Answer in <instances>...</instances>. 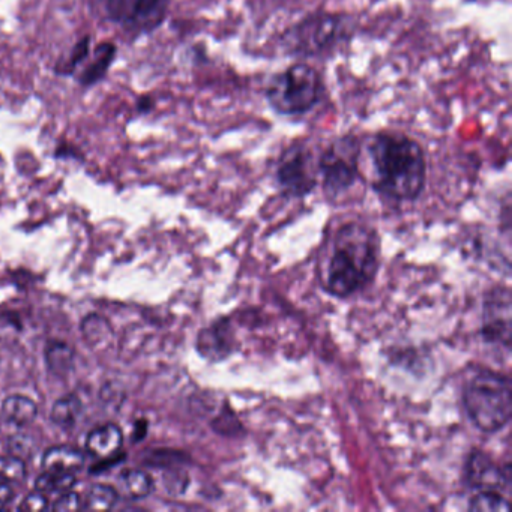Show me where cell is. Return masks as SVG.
Returning <instances> with one entry per match:
<instances>
[{
	"label": "cell",
	"mask_w": 512,
	"mask_h": 512,
	"mask_svg": "<svg viewBox=\"0 0 512 512\" xmlns=\"http://www.w3.org/2000/svg\"><path fill=\"white\" fill-rule=\"evenodd\" d=\"M155 106H157V103H155L154 97L142 95V97L137 98L136 112L139 115H149V113L154 112Z\"/></svg>",
	"instance_id": "obj_30"
},
{
	"label": "cell",
	"mask_w": 512,
	"mask_h": 512,
	"mask_svg": "<svg viewBox=\"0 0 512 512\" xmlns=\"http://www.w3.org/2000/svg\"><path fill=\"white\" fill-rule=\"evenodd\" d=\"M55 157L59 160H79L83 161V154L76 145L61 139L56 146Z\"/></svg>",
	"instance_id": "obj_29"
},
{
	"label": "cell",
	"mask_w": 512,
	"mask_h": 512,
	"mask_svg": "<svg viewBox=\"0 0 512 512\" xmlns=\"http://www.w3.org/2000/svg\"><path fill=\"white\" fill-rule=\"evenodd\" d=\"M212 427H214V430L220 433L221 436L235 437L238 436L239 433H244V427H242L241 422H239V419L236 418L235 413H233L229 407H226L223 413L214 419Z\"/></svg>",
	"instance_id": "obj_25"
},
{
	"label": "cell",
	"mask_w": 512,
	"mask_h": 512,
	"mask_svg": "<svg viewBox=\"0 0 512 512\" xmlns=\"http://www.w3.org/2000/svg\"><path fill=\"white\" fill-rule=\"evenodd\" d=\"M373 182L382 199L400 205L421 197L427 185V155L418 140L398 131H379L365 145Z\"/></svg>",
	"instance_id": "obj_1"
},
{
	"label": "cell",
	"mask_w": 512,
	"mask_h": 512,
	"mask_svg": "<svg viewBox=\"0 0 512 512\" xmlns=\"http://www.w3.org/2000/svg\"><path fill=\"white\" fill-rule=\"evenodd\" d=\"M275 182L287 199H304L319 185L317 155L304 142H295L281 151L275 164Z\"/></svg>",
	"instance_id": "obj_7"
},
{
	"label": "cell",
	"mask_w": 512,
	"mask_h": 512,
	"mask_svg": "<svg viewBox=\"0 0 512 512\" xmlns=\"http://www.w3.org/2000/svg\"><path fill=\"white\" fill-rule=\"evenodd\" d=\"M353 35V20L344 13L317 11L307 14L284 32L283 52L298 61L332 55Z\"/></svg>",
	"instance_id": "obj_4"
},
{
	"label": "cell",
	"mask_w": 512,
	"mask_h": 512,
	"mask_svg": "<svg viewBox=\"0 0 512 512\" xmlns=\"http://www.w3.org/2000/svg\"><path fill=\"white\" fill-rule=\"evenodd\" d=\"M464 481L475 491H509L511 467L499 466L482 451H472L464 467Z\"/></svg>",
	"instance_id": "obj_10"
},
{
	"label": "cell",
	"mask_w": 512,
	"mask_h": 512,
	"mask_svg": "<svg viewBox=\"0 0 512 512\" xmlns=\"http://www.w3.org/2000/svg\"><path fill=\"white\" fill-rule=\"evenodd\" d=\"M22 511H47L50 508L47 496L41 491L35 490L34 493L28 494L19 506Z\"/></svg>",
	"instance_id": "obj_28"
},
{
	"label": "cell",
	"mask_w": 512,
	"mask_h": 512,
	"mask_svg": "<svg viewBox=\"0 0 512 512\" xmlns=\"http://www.w3.org/2000/svg\"><path fill=\"white\" fill-rule=\"evenodd\" d=\"M119 493L116 488L106 484H97L86 494L85 509L89 511H107L115 508L118 503Z\"/></svg>",
	"instance_id": "obj_22"
},
{
	"label": "cell",
	"mask_w": 512,
	"mask_h": 512,
	"mask_svg": "<svg viewBox=\"0 0 512 512\" xmlns=\"http://www.w3.org/2000/svg\"><path fill=\"white\" fill-rule=\"evenodd\" d=\"M380 266V238L373 227L347 223L335 233L323 287L335 298H349L373 283Z\"/></svg>",
	"instance_id": "obj_2"
},
{
	"label": "cell",
	"mask_w": 512,
	"mask_h": 512,
	"mask_svg": "<svg viewBox=\"0 0 512 512\" xmlns=\"http://www.w3.org/2000/svg\"><path fill=\"white\" fill-rule=\"evenodd\" d=\"M83 415V403L77 395L70 394L59 398L52 407L53 424L61 428H73Z\"/></svg>",
	"instance_id": "obj_17"
},
{
	"label": "cell",
	"mask_w": 512,
	"mask_h": 512,
	"mask_svg": "<svg viewBox=\"0 0 512 512\" xmlns=\"http://www.w3.org/2000/svg\"><path fill=\"white\" fill-rule=\"evenodd\" d=\"M82 334L94 350H101L112 343L113 329L109 320L98 314H89L82 322Z\"/></svg>",
	"instance_id": "obj_16"
},
{
	"label": "cell",
	"mask_w": 512,
	"mask_h": 512,
	"mask_svg": "<svg viewBox=\"0 0 512 512\" xmlns=\"http://www.w3.org/2000/svg\"><path fill=\"white\" fill-rule=\"evenodd\" d=\"M326 97L323 74L307 61H296L269 79L265 100L281 118H304Z\"/></svg>",
	"instance_id": "obj_3"
},
{
	"label": "cell",
	"mask_w": 512,
	"mask_h": 512,
	"mask_svg": "<svg viewBox=\"0 0 512 512\" xmlns=\"http://www.w3.org/2000/svg\"><path fill=\"white\" fill-rule=\"evenodd\" d=\"M52 509L59 512L79 511V509H85V502L79 493H74L71 490L65 491L58 500H55Z\"/></svg>",
	"instance_id": "obj_27"
},
{
	"label": "cell",
	"mask_w": 512,
	"mask_h": 512,
	"mask_svg": "<svg viewBox=\"0 0 512 512\" xmlns=\"http://www.w3.org/2000/svg\"><path fill=\"white\" fill-rule=\"evenodd\" d=\"M85 466V454L73 446H53L43 455V467L47 472L74 473Z\"/></svg>",
	"instance_id": "obj_14"
},
{
	"label": "cell",
	"mask_w": 512,
	"mask_h": 512,
	"mask_svg": "<svg viewBox=\"0 0 512 512\" xmlns=\"http://www.w3.org/2000/svg\"><path fill=\"white\" fill-rule=\"evenodd\" d=\"M26 476V464L22 458L7 455L0 457V482L11 484V482L22 481Z\"/></svg>",
	"instance_id": "obj_24"
},
{
	"label": "cell",
	"mask_w": 512,
	"mask_h": 512,
	"mask_svg": "<svg viewBox=\"0 0 512 512\" xmlns=\"http://www.w3.org/2000/svg\"><path fill=\"white\" fill-rule=\"evenodd\" d=\"M122 491L131 499H143L154 490V479L139 469H125L119 475Z\"/></svg>",
	"instance_id": "obj_18"
},
{
	"label": "cell",
	"mask_w": 512,
	"mask_h": 512,
	"mask_svg": "<svg viewBox=\"0 0 512 512\" xmlns=\"http://www.w3.org/2000/svg\"><path fill=\"white\" fill-rule=\"evenodd\" d=\"M46 362L50 373L65 376L74 367V350L62 341H50L46 347Z\"/></svg>",
	"instance_id": "obj_19"
},
{
	"label": "cell",
	"mask_w": 512,
	"mask_h": 512,
	"mask_svg": "<svg viewBox=\"0 0 512 512\" xmlns=\"http://www.w3.org/2000/svg\"><path fill=\"white\" fill-rule=\"evenodd\" d=\"M116 56H118V47L115 43L103 41V43L98 44L94 49V56L89 59L88 64L82 68L79 76H77V83L82 88H92L97 83L103 82L109 74Z\"/></svg>",
	"instance_id": "obj_12"
},
{
	"label": "cell",
	"mask_w": 512,
	"mask_h": 512,
	"mask_svg": "<svg viewBox=\"0 0 512 512\" xmlns=\"http://www.w3.org/2000/svg\"><path fill=\"white\" fill-rule=\"evenodd\" d=\"M463 406L467 418L478 430H502L512 413L511 380L488 368L473 371L463 386Z\"/></svg>",
	"instance_id": "obj_5"
},
{
	"label": "cell",
	"mask_w": 512,
	"mask_h": 512,
	"mask_svg": "<svg viewBox=\"0 0 512 512\" xmlns=\"http://www.w3.org/2000/svg\"><path fill=\"white\" fill-rule=\"evenodd\" d=\"M0 413L4 416L5 421L10 422V424L25 427L37 418L38 407L34 400L25 397V395H10L2 403Z\"/></svg>",
	"instance_id": "obj_15"
},
{
	"label": "cell",
	"mask_w": 512,
	"mask_h": 512,
	"mask_svg": "<svg viewBox=\"0 0 512 512\" xmlns=\"http://www.w3.org/2000/svg\"><path fill=\"white\" fill-rule=\"evenodd\" d=\"M170 4L172 0H101L106 19L134 38L157 32L169 16Z\"/></svg>",
	"instance_id": "obj_8"
},
{
	"label": "cell",
	"mask_w": 512,
	"mask_h": 512,
	"mask_svg": "<svg viewBox=\"0 0 512 512\" xmlns=\"http://www.w3.org/2000/svg\"><path fill=\"white\" fill-rule=\"evenodd\" d=\"M124 443V434L116 424L101 425L89 433L86 449L89 454L98 458L115 457Z\"/></svg>",
	"instance_id": "obj_13"
},
{
	"label": "cell",
	"mask_w": 512,
	"mask_h": 512,
	"mask_svg": "<svg viewBox=\"0 0 512 512\" xmlns=\"http://www.w3.org/2000/svg\"><path fill=\"white\" fill-rule=\"evenodd\" d=\"M91 46L92 37L86 35L82 40L77 41L76 46L71 50L70 55L64 59V61L58 62L53 71L56 76L62 77H74L77 74V70L85 64L89 58H91Z\"/></svg>",
	"instance_id": "obj_20"
},
{
	"label": "cell",
	"mask_w": 512,
	"mask_h": 512,
	"mask_svg": "<svg viewBox=\"0 0 512 512\" xmlns=\"http://www.w3.org/2000/svg\"><path fill=\"white\" fill-rule=\"evenodd\" d=\"M470 511L508 512L509 502L499 491H476L469 502Z\"/></svg>",
	"instance_id": "obj_23"
},
{
	"label": "cell",
	"mask_w": 512,
	"mask_h": 512,
	"mask_svg": "<svg viewBox=\"0 0 512 512\" xmlns=\"http://www.w3.org/2000/svg\"><path fill=\"white\" fill-rule=\"evenodd\" d=\"M511 292L508 287L496 286L488 290L482 304V337L488 344L511 347L512 334Z\"/></svg>",
	"instance_id": "obj_9"
},
{
	"label": "cell",
	"mask_w": 512,
	"mask_h": 512,
	"mask_svg": "<svg viewBox=\"0 0 512 512\" xmlns=\"http://www.w3.org/2000/svg\"><path fill=\"white\" fill-rule=\"evenodd\" d=\"M362 146L356 134H343L335 137L317 155L319 182L329 199H337L355 187L361 176Z\"/></svg>",
	"instance_id": "obj_6"
},
{
	"label": "cell",
	"mask_w": 512,
	"mask_h": 512,
	"mask_svg": "<svg viewBox=\"0 0 512 512\" xmlns=\"http://www.w3.org/2000/svg\"><path fill=\"white\" fill-rule=\"evenodd\" d=\"M235 334L229 319H220L197 337V350L203 358L221 361L235 352Z\"/></svg>",
	"instance_id": "obj_11"
},
{
	"label": "cell",
	"mask_w": 512,
	"mask_h": 512,
	"mask_svg": "<svg viewBox=\"0 0 512 512\" xmlns=\"http://www.w3.org/2000/svg\"><path fill=\"white\" fill-rule=\"evenodd\" d=\"M13 496V488L10 487V484L0 482V506H4L7 505V503H10L11 499H13Z\"/></svg>",
	"instance_id": "obj_31"
},
{
	"label": "cell",
	"mask_w": 512,
	"mask_h": 512,
	"mask_svg": "<svg viewBox=\"0 0 512 512\" xmlns=\"http://www.w3.org/2000/svg\"><path fill=\"white\" fill-rule=\"evenodd\" d=\"M148 434V422L139 421L137 422L136 434H133V439H136L139 442L140 439Z\"/></svg>",
	"instance_id": "obj_32"
},
{
	"label": "cell",
	"mask_w": 512,
	"mask_h": 512,
	"mask_svg": "<svg viewBox=\"0 0 512 512\" xmlns=\"http://www.w3.org/2000/svg\"><path fill=\"white\" fill-rule=\"evenodd\" d=\"M77 479L74 473L44 472L35 481V490L44 494L65 493L76 485Z\"/></svg>",
	"instance_id": "obj_21"
},
{
	"label": "cell",
	"mask_w": 512,
	"mask_h": 512,
	"mask_svg": "<svg viewBox=\"0 0 512 512\" xmlns=\"http://www.w3.org/2000/svg\"><path fill=\"white\" fill-rule=\"evenodd\" d=\"M8 449H10L11 455H14V457L25 460V458L34 455L35 442L32 437L26 436V434H16L8 442Z\"/></svg>",
	"instance_id": "obj_26"
}]
</instances>
